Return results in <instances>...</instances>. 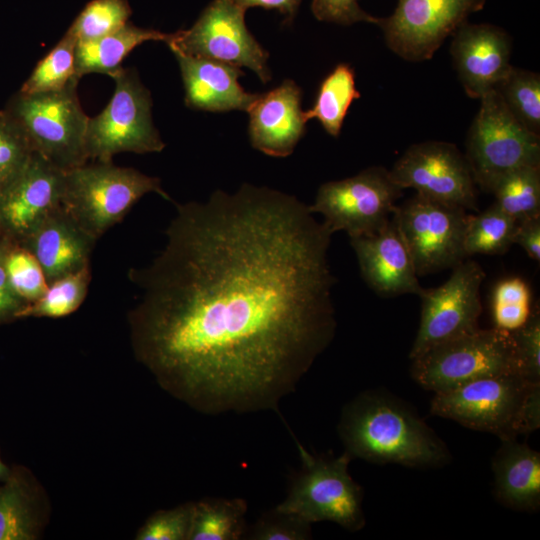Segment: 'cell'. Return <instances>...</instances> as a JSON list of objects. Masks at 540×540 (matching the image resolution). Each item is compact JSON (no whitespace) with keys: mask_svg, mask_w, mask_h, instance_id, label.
I'll return each mask as SVG.
<instances>
[{"mask_svg":"<svg viewBox=\"0 0 540 540\" xmlns=\"http://www.w3.org/2000/svg\"><path fill=\"white\" fill-rule=\"evenodd\" d=\"M466 139V160L474 182L492 193L509 173L540 166V136L522 125L494 89L480 99Z\"/></svg>","mask_w":540,"mask_h":540,"instance_id":"6","label":"cell"},{"mask_svg":"<svg viewBox=\"0 0 540 540\" xmlns=\"http://www.w3.org/2000/svg\"><path fill=\"white\" fill-rule=\"evenodd\" d=\"M486 0H398L394 13L379 18L388 48L410 62L431 59L445 39Z\"/></svg>","mask_w":540,"mask_h":540,"instance_id":"14","label":"cell"},{"mask_svg":"<svg viewBox=\"0 0 540 540\" xmlns=\"http://www.w3.org/2000/svg\"><path fill=\"white\" fill-rule=\"evenodd\" d=\"M531 293L519 277L501 280L494 288L492 315L494 327L512 332L521 327L531 314Z\"/></svg>","mask_w":540,"mask_h":540,"instance_id":"33","label":"cell"},{"mask_svg":"<svg viewBox=\"0 0 540 540\" xmlns=\"http://www.w3.org/2000/svg\"><path fill=\"white\" fill-rule=\"evenodd\" d=\"M131 14L128 0H92L66 32L71 34L77 43L92 41L120 29L129 22Z\"/></svg>","mask_w":540,"mask_h":540,"instance_id":"32","label":"cell"},{"mask_svg":"<svg viewBox=\"0 0 540 540\" xmlns=\"http://www.w3.org/2000/svg\"><path fill=\"white\" fill-rule=\"evenodd\" d=\"M90 266L62 277L48 285L45 294L28 303L17 315L18 318H59L76 311L83 303L91 282Z\"/></svg>","mask_w":540,"mask_h":540,"instance_id":"29","label":"cell"},{"mask_svg":"<svg viewBox=\"0 0 540 540\" xmlns=\"http://www.w3.org/2000/svg\"><path fill=\"white\" fill-rule=\"evenodd\" d=\"M175 55L185 88V104L191 109L224 112L247 111L259 94L246 92L238 78L240 68L216 60L179 52Z\"/></svg>","mask_w":540,"mask_h":540,"instance_id":"21","label":"cell"},{"mask_svg":"<svg viewBox=\"0 0 540 540\" xmlns=\"http://www.w3.org/2000/svg\"><path fill=\"white\" fill-rule=\"evenodd\" d=\"M34 489L28 473L11 469L0 486V540H33L39 531Z\"/></svg>","mask_w":540,"mask_h":540,"instance_id":"24","label":"cell"},{"mask_svg":"<svg viewBox=\"0 0 540 540\" xmlns=\"http://www.w3.org/2000/svg\"><path fill=\"white\" fill-rule=\"evenodd\" d=\"M494 492L504 506L527 512L540 507V453L516 439L502 440L492 460Z\"/></svg>","mask_w":540,"mask_h":540,"instance_id":"22","label":"cell"},{"mask_svg":"<svg viewBox=\"0 0 540 540\" xmlns=\"http://www.w3.org/2000/svg\"><path fill=\"white\" fill-rule=\"evenodd\" d=\"M7 471V466L3 463V461L0 458V478H2Z\"/></svg>","mask_w":540,"mask_h":540,"instance_id":"44","label":"cell"},{"mask_svg":"<svg viewBox=\"0 0 540 540\" xmlns=\"http://www.w3.org/2000/svg\"><path fill=\"white\" fill-rule=\"evenodd\" d=\"M241 8L246 10L250 7H262L275 9L285 17L286 22H292L301 0H234Z\"/></svg>","mask_w":540,"mask_h":540,"instance_id":"43","label":"cell"},{"mask_svg":"<svg viewBox=\"0 0 540 540\" xmlns=\"http://www.w3.org/2000/svg\"><path fill=\"white\" fill-rule=\"evenodd\" d=\"M302 91L292 80H285L251 104L249 137L252 146L273 157L289 156L305 133Z\"/></svg>","mask_w":540,"mask_h":540,"instance_id":"20","label":"cell"},{"mask_svg":"<svg viewBox=\"0 0 540 540\" xmlns=\"http://www.w3.org/2000/svg\"><path fill=\"white\" fill-rule=\"evenodd\" d=\"M65 171L33 153L2 189V237L20 244L51 211L62 205Z\"/></svg>","mask_w":540,"mask_h":540,"instance_id":"16","label":"cell"},{"mask_svg":"<svg viewBox=\"0 0 540 540\" xmlns=\"http://www.w3.org/2000/svg\"><path fill=\"white\" fill-rule=\"evenodd\" d=\"M248 511L243 498L205 497L193 503L188 540H240Z\"/></svg>","mask_w":540,"mask_h":540,"instance_id":"25","label":"cell"},{"mask_svg":"<svg viewBox=\"0 0 540 540\" xmlns=\"http://www.w3.org/2000/svg\"><path fill=\"white\" fill-rule=\"evenodd\" d=\"M540 427V382L533 383L526 395L521 415V435Z\"/></svg>","mask_w":540,"mask_h":540,"instance_id":"42","label":"cell"},{"mask_svg":"<svg viewBox=\"0 0 540 540\" xmlns=\"http://www.w3.org/2000/svg\"><path fill=\"white\" fill-rule=\"evenodd\" d=\"M452 36L450 53L458 78L470 98L480 99L513 67L511 38L498 26L467 21Z\"/></svg>","mask_w":540,"mask_h":540,"instance_id":"17","label":"cell"},{"mask_svg":"<svg viewBox=\"0 0 540 540\" xmlns=\"http://www.w3.org/2000/svg\"><path fill=\"white\" fill-rule=\"evenodd\" d=\"M411 362L412 378L433 393L484 377L518 373L511 334L496 327L443 342Z\"/></svg>","mask_w":540,"mask_h":540,"instance_id":"7","label":"cell"},{"mask_svg":"<svg viewBox=\"0 0 540 540\" xmlns=\"http://www.w3.org/2000/svg\"><path fill=\"white\" fill-rule=\"evenodd\" d=\"M77 40L68 32L55 47L35 66L20 92L35 94L56 91L78 78L75 75V53ZM79 79V78H78Z\"/></svg>","mask_w":540,"mask_h":540,"instance_id":"31","label":"cell"},{"mask_svg":"<svg viewBox=\"0 0 540 540\" xmlns=\"http://www.w3.org/2000/svg\"><path fill=\"white\" fill-rule=\"evenodd\" d=\"M495 90L513 116L530 131L540 134V76L512 67Z\"/></svg>","mask_w":540,"mask_h":540,"instance_id":"30","label":"cell"},{"mask_svg":"<svg viewBox=\"0 0 540 540\" xmlns=\"http://www.w3.org/2000/svg\"><path fill=\"white\" fill-rule=\"evenodd\" d=\"M311 10L319 21L351 25L357 22L377 24L379 18L364 11L357 0H312Z\"/></svg>","mask_w":540,"mask_h":540,"instance_id":"39","label":"cell"},{"mask_svg":"<svg viewBox=\"0 0 540 540\" xmlns=\"http://www.w3.org/2000/svg\"><path fill=\"white\" fill-rule=\"evenodd\" d=\"M532 384L518 373L480 378L434 393L430 412L464 427L493 434L501 441L516 439L521 435L522 409Z\"/></svg>","mask_w":540,"mask_h":540,"instance_id":"9","label":"cell"},{"mask_svg":"<svg viewBox=\"0 0 540 540\" xmlns=\"http://www.w3.org/2000/svg\"><path fill=\"white\" fill-rule=\"evenodd\" d=\"M78 78L60 90L19 93L6 111L22 130L31 150L63 171L88 161L89 117L77 94Z\"/></svg>","mask_w":540,"mask_h":540,"instance_id":"5","label":"cell"},{"mask_svg":"<svg viewBox=\"0 0 540 540\" xmlns=\"http://www.w3.org/2000/svg\"><path fill=\"white\" fill-rule=\"evenodd\" d=\"M33 151L22 130L7 113L0 115V186L4 188L24 168Z\"/></svg>","mask_w":540,"mask_h":540,"instance_id":"36","label":"cell"},{"mask_svg":"<svg viewBox=\"0 0 540 540\" xmlns=\"http://www.w3.org/2000/svg\"><path fill=\"white\" fill-rule=\"evenodd\" d=\"M5 266L11 286L27 303L39 299L47 291L48 283L41 265L22 245L10 241Z\"/></svg>","mask_w":540,"mask_h":540,"instance_id":"34","label":"cell"},{"mask_svg":"<svg viewBox=\"0 0 540 540\" xmlns=\"http://www.w3.org/2000/svg\"><path fill=\"white\" fill-rule=\"evenodd\" d=\"M451 276L437 288L424 289L419 328L409 352L412 360L436 345L479 329L482 313V267L464 259L454 266Z\"/></svg>","mask_w":540,"mask_h":540,"instance_id":"13","label":"cell"},{"mask_svg":"<svg viewBox=\"0 0 540 540\" xmlns=\"http://www.w3.org/2000/svg\"><path fill=\"white\" fill-rule=\"evenodd\" d=\"M10 240L0 238V324L17 319L18 313L28 304L11 286L5 266Z\"/></svg>","mask_w":540,"mask_h":540,"instance_id":"40","label":"cell"},{"mask_svg":"<svg viewBox=\"0 0 540 540\" xmlns=\"http://www.w3.org/2000/svg\"><path fill=\"white\" fill-rule=\"evenodd\" d=\"M151 192L171 200L158 178L116 166L112 161H97L65 171L62 206L98 240Z\"/></svg>","mask_w":540,"mask_h":540,"instance_id":"3","label":"cell"},{"mask_svg":"<svg viewBox=\"0 0 540 540\" xmlns=\"http://www.w3.org/2000/svg\"><path fill=\"white\" fill-rule=\"evenodd\" d=\"M114 93L103 111L90 118L86 132L89 159L112 161L115 154L160 152L164 149L151 117L150 92L135 69L121 68L113 77Z\"/></svg>","mask_w":540,"mask_h":540,"instance_id":"8","label":"cell"},{"mask_svg":"<svg viewBox=\"0 0 540 540\" xmlns=\"http://www.w3.org/2000/svg\"><path fill=\"white\" fill-rule=\"evenodd\" d=\"M2 114V112H0V115Z\"/></svg>","mask_w":540,"mask_h":540,"instance_id":"46","label":"cell"},{"mask_svg":"<svg viewBox=\"0 0 540 540\" xmlns=\"http://www.w3.org/2000/svg\"><path fill=\"white\" fill-rule=\"evenodd\" d=\"M513 244L521 246L534 261H540V216L517 222Z\"/></svg>","mask_w":540,"mask_h":540,"instance_id":"41","label":"cell"},{"mask_svg":"<svg viewBox=\"0 0 540 540\" xmlns=\"http://www.w3.org/2000/svg\"><path fill=\"white\" fill-rule=\"evenodd\" d=\"M360 97L355 87L354 69L340 63L322 81L315 103L304 112V118L306 121L317 119L329 135L337 137L350 105Z\"/></svg>","mask_w":540,"mask_h":540,"instance_id":"26","label":"cell"},{"mask_svg":"<svg viewBox=\"0 0 540 540\" xmlns=\"http://www.w3.org/2000/svg\"><path fill=\"white\" fill-rule=\"evenodd\" d=\"M311 526L301 517L274 507L247 526L243 539L308 540L312 538Z\"/></svg>","mask_w":540,"mask_h":540,"instance_id":"35","label":"cell"},{"mask_svg":"<svg viewBox=\"0 0 540 540\" xmlns=\"http://www.w3.org/2000/svg\"><path fill=\"white\" fill-rule=\"evenodd\" d=\"M516 226L517 221L495 203L477 215H469L463 238L465 257L506 253L513 245Z\"/></svg>","mask_w":540,"mask_h":540,"instance_id":"27","label":"cell"},{"mask_svg":"<svg viewBox=\"0 0 540 540\" xmlns=\"http://www.w3.org/2000/svg\"><path fill=\"white\" fill-rule=\"evenodd\" d=\"M2 189L3 188L0 186V238L2 237V218H1Z\"/></svg>","mask_w":540,"mask_h":540,"instance_id":"45","label":"cell"},{"mask_svg":"<svg viewBox=\"0 0 540 540\" xmlns=\"http://www.w3.org/2000/svg\"><path fill=\"white\" fill-rule=\"evenodd\" d=\"M402 195L403 189L389 170L373 166L355 176L322 184L309 210L321 214L332 233L345 231L355 238L382 229Z\"/></svg>","mask_w":540,"mask_h":540,"instance_id":"10","label":"cell"},{"mask_svg":"<svg viewBox=\"0 0 540 540\" xmlns=\"http://www.w3.org/2000/svg\"><path fill=\"white\" fill-rule=\"evenodd\" d=\"M401 187L446 204L477 211L476 184L470 167L452 143L425 141L411 145L389 171Z\"/></svg>","mask_w":540,"mask_h":540,"instance_id":"15","label":"cell"},{"mask_svg":"<svg viewBox=\"0 0 540 540\" xmlns=\"http://www.w3.org/2000/svg\"><path fill=\"white\" fill-rule=\"evenodd\" d=\"M466 210L415 194L392 214L418 276L453 268L466 259Z\"/></svg>","mask_w":540,"mask_h":540,"instance_id":"11","label":"cell"},{"mask_svg":"<svg viewBox=\"0 0 540 540\" xmlns=\"http://www.w3.org/2000/svg\"><path fill=\"white\" fill-rule=\"evenodd\" d=\"M337 431L352 459L406 467H440L451 459L447 445L413 409L378 390L347 402Z\"/></svg>","mask_w":540,"mask_h":540,"instance_id":"2","label":"cell"},{"mask_svg":"<svg viewBox=\"0 0 540 540\" xmlns=\"http://www.w3.org/2000/svg\"><path fill=\"white\" fill-rule=\"evenodd\" d=\"M96 241L60 205L45 216L19 245L35 256L49 285L89 267Z\"/></svg>","mask_w":540,"mask_h":540,"instance_id":"19","label":"cell"},{"mask_svg":"<svg viewBox=\"0 0 540 540\" xmlns=\"http://www.w3.org/2000/svg\"><path fill=\"white\" fill-rule=\"evenodd\" d=\"M495 204L517 222L540 216V166L519 168L496 185Z\"/></svg>","mask_w":540,"mask_h":540,"instance_id":"28","label":"cell"},{"mask_svg":"<svg viewBox=\"0 0 540 540\" xmlns=\"http://www.w3.org/2000/svg\"><path fill=\"white\" fill-rule=\"evenodd\" d=\"M244 13L234 0H213L191 28L170 34L166 43L172 52L247 67L267 83L269 54L247 29Z\"/></svg>","mask_w":540,"mask_h":540,"instance_id":"12","label":"cell"},{"mask_svg":"<svg viewBox=\"0 0 540 540\" xmlns=\"http://www.w3.org/2000/svg\"><path fill=\"white\" fill-rule=\"evenodd\" d=\"M332 234L267 187L176 204L163 249L128 272L137 360L200 413H279L336 333Z\"/></svg>","mask_w":540,"mask_h":540,"instance_id":"1","label":"cell"},{"mask_svg":"<svg viewBox=\"0 0 540 540\" xmlns=\"http://www.w3.org/2000/svg\"><path fill=\"white\" fill-rule=\"evenodd\" d=\"M193 503L152 514L136 534L137 540H188Z\"/></svg>","mask_w":540,"mask_h":540,"instance_id":"38","label":"cell"},{"mask_svg":"<svg viewBox=\"0 0 540 540\" xmlns=\"http://www.w3.org/2000/svg\"><path fill=\"white\" fill-rule=\"evenodd\" d=\"M517 372L529 382H540V311L534 308L527 321L510 332Z\"/></svg>","mask_w":540,"mask_h":540,"instance_id":"37","label":"cell"},{"mask_svg":"<svg viewBox=\"0 0 540 540\" xmlns=\"http://www.w3.org/2000/svg\"><path fill=\"white\" fill-rule=\"evenodd\" d=\"M169 38L170 34L127 22L111 34L77 43L75 75L79 79L89 73H102L113 77L122 68V61L135 47L147 41L167 42Z\"/></svg>","mask_w":540,"mask_h":540,"instance_id":"23","label":"cell"},{"mask_svg":"<svg viewBox=\"0 0 540 540\" xmlns=\"http://www.w3.org/2000/svg\"><path fill=\"white\" fill-rule=\"evenodd\" d=\"M292 437L301 467L293 475L284 500L275 507L311 524L329 521L350 532L361 530L366 523L363 489L349 474L352 458L345 451L337 457L314 455Z\"/></svg>","mask_w":540,"mask_h":540,"instance_id":"4","label":"cell"},{"mask_svg":"<svg viewBox=\"0 0 540 540\" xmlns=\"http://www.w3.org/2000/svg\"><path fill=\"white\" fill-rule=\"evenodd\" d=\"M350 243L360 273L375 293L383 297L422 294L411 254L392 218L378 232L350 238Z\"/></svg>","mask_w":540,"mask_h":540,"instance_id":"18","label":"cell"}]
</instances>
